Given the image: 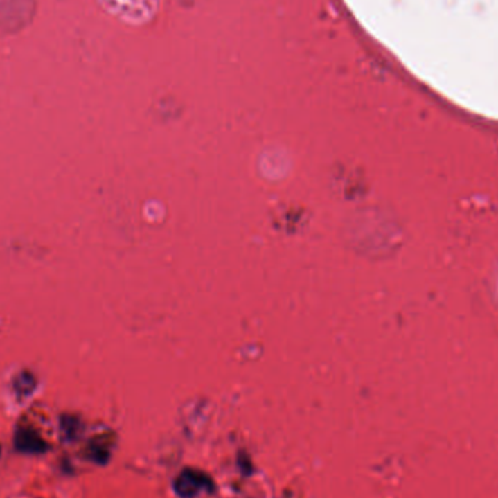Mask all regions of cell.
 Here are the masks:
<instances>
[{"instance_id": "7a4b0ae2", "label": "cell", "mask_w": 498, "mask_h": 498, "mask_svg": "<svg viewBox=\"0 0 498 498\" xmlns=\"http://www.w3.org/2000/svg\"><path fill=\"white\" fill-rule=\"evenodd\" d=\"M15 447L26 454H41L48 450L46 440L31 429H19L17 432Z\"/></svg>"}, {"instance_id": "5b68a950", "label": "cell", "mask_w": 498, "mask_h": 498, "mask_svg": "<svg viewBox=\"0 0 498 498\" xmlns=\"http://www.w3.org/2000/svg\"><path fill=\"white\" fill-rule=\"evenodd\" d=\"M66 425H64V432L67 433L69 437H75V433H76V421L72 420V418H67L66 420Z\"/></svg>"}, {"instance_id": "6da1fadb", "label": "cell", "mask_w": 498, "mask_h": 498, "mask_svg": "<svg viewBox=\"0 0 498 498\" xmlns=\"http://www.w3.org/2000/svg\"><path fill=\"white\" fill-rule=\"evenodd\" d=\"M174 490L181 498H194L203 491H215V482L203 471L187 468L174 481Z\"/></svg>"}, {"instance_id": "8992f818", "label": "cell", "mask_w": 498, "mask_h": 498, "mask_svg": "<svg viewBox=\"0 0 498 498\" xmlns=\"http://www.w3.org/2000/svg\"><path fill=\"white\" fill-rule=\"evenodd\" d=\"M0 450H2V447H0Z\"/></svg>"}, {"instance_id": "277c9868", "label": "cell", "mask_w": 498, "mask_h": 498, "mask_svg": "<svg viewBox=\"0 0 498 498\" xmlns=\"http://www.w3.org/2000/svg\"><path fill=\"white\" fill-rule=\"evenodd\" d=\"M238 465H239L240 472L244 475L248 477V475L252 474V462H251V458L248 456L245 452H240L238 454Z\"/></svg>"}, {"instance_id": "3957f363", "label": "cell", "mask_w": 498, "mask_h": 498, "mask_svg": "<svg viewBox=\"0 0 498 498\" xmlns=\"http://www.w3.org/2000/svg\"><path fill=\"white\" fill-rule=\"evenodd\" d=\"M89 453H91V459L99 465H105L109 459V452L101 446H92Z\"/></svg>"}]
</instances>
